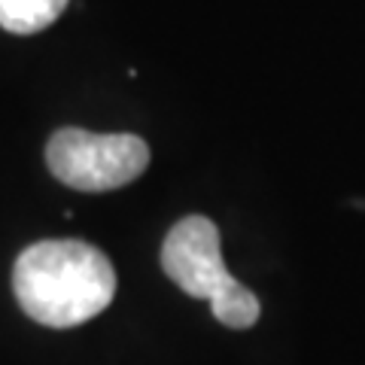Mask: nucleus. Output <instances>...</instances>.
<instances>
[{
    "mask_svg": "<svg viewBox=\"0 0 365 365\" xmlns=\"http://www.w3.org/2000/svg\"><path fill=\"white\" fill-rule=\"evenodd\" d=\"M210 307H213V317L220 319L222 326H228V329H250V326H256V319L262 314L259 299L244 287L241 280H237L232 289H225L222 295H216V299L210 302Z\"/></svg>",
    "mask_w": 365,
    "mask_h": 365,
    "instance_id": "nucleus-5",
    "label": "nucleus"
},
{
    "mask_svg": "<svg viewBox=\"0 0 365 365\" xmlns=\"http://www.w3.org/2000/svg\"><path fill=\"white\" fill-rule=\"evenodd\" d=\"M162 268L177 287L192 299L213 302L235 287L220 247V228L201 213L182 216L162 244Z\"/></svg>",
    "mask_w": 365,
    "mask_h": 365,
    "instance_id": "nucleus-3",
    "label": "nucleus"
},
{
    "mask_svg": "<svg viewBox=\"0 0 365 365\" xmlns=\"http://www.w3.org/2000/svg\"><path fill=\"white\" fill-rule=\"evenodd\" d=\"M71 0H0V28L9 34H40L58 21Z\"/></svg>",
    "mask_w": 365,
    "mask_h": 365,
    "instance_id": "nucleus-4",
    "label": "nucleus"
},
{
    "mask_svg": "<svg viewBox=\"0 0 365 365\" xmlns=\"http://www.w3.org/2000/svg\"><path fill=\"white\" fill-rule=\"evenodd\" d=\"M13 289L34 323L71 329L110 307L116 271L98 247L76 237L37 241L16 259Z\"/></svg>",
    "mask_w": 365,
    "mask_h": 365,
    "instance_id": "nucleus-1",
    "label": "nucleus"
},
{
    "mask_svg": "<svg viewBox=\"0 0 365 365\" xmlns=\"http://www.w3.org/2000/svg\"><path fill=\"white\" fill-rule=\"evenodd\" d=\"M52 177L76 192H110L128 186L150 168V146L137 134H95L61 128L46 143Z\"/></svg>",
    "mask_w": 365,
    "mask_h": 365,
    "instance_id": "nucleus-2",
    "label": "nucleus"
}]
</instances>
